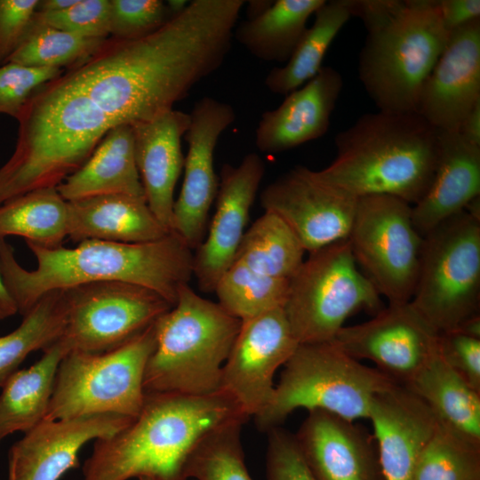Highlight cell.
<instances>
[{
    "label": "cell",
    "instance_id": "1",
    "mask_svg": "<svg viewBox=\"0 0 480 480\" xmlns=\"http://www.w3.org/2000/svg\"><path fill=\"white\" fill-rule=\"evenodd\" d=\"M230 47L223 20L200 0L148 36L105 39L25 103L16 118L14 151L0 167V205L29 191L57 188L111 129L172 109L220 68Z\"/></svg>",
    "mask_w": 480,
    "mask_h": 480
},
{
    "label": "cell",
    "instance_id": "2",
    "mask_svg": "<svg viewBox=\"0 0 480 480\" xmlns=\"http://www.w3.org/2000/svg\"><path fill=\"white\" fill-rule=\"evenodd\" d=\"M26 243L36 260L32 270L24 268L12 247L0 240V275L22 316L48 292L107 281L148 288L173 307L193 276V250L174 231L138 244L92 239L74 248H49Z\"/></svg>",
    "mask_w": 480,
    "mask_h": 480
},
{
    "label": "cell",
    "instance_id": "3",
    "mask_svg": "<svg viewBox=\"0 0 480 480\" xmlns=\"http://www.w3.org/2000/svg\"><path fill=\"white\" fill-rule=\"evenodd\" d=\"M249 417L227 392L204 396L146 393L132 422L96 439L83 466V480H188L187 465L214 428Z\"/></svg>",
    "mask_w": 480,
    "mask_h": 480
},
{
    "label": "cell",
    "instance_id": "4",
    "mask_svg": "<svg viewBox=\"0 0 480 480\" xmlns=\"http://www.w3.org/2000/svg\"><path fill=\"white\" fill-rule=\"evenodd\" d=\"M438 135L417 112L364 114L336 135L337 155L316 174L357 198L388 195L413 205L433 179Z\"/></svg>",
    "mask_w": 480,
    "mask_h": 480
},
{
    "label": "cell",
    "instance_id": "5",
    "mask_svg": "<svg viewBox=\"0 0 480 480\" xmlns=\"http://www.w3.org/2000/svg\"><path fill=\"white\" fill-rule=\"evenodd\" d=\"M242 321L188 284L155 323L156 346L146 365L145 393L212 394Z\"/></svg>",
    "mask_w": 480,
    "mask_h": 480
},
{
    "label": "cell",
    "instance_id": "6",
    "mask_svg": "<svg viewBox=\"0 0 480 480\" xmlns=\"http://www.w3.org/2000/svg\"><path fill=\"white\" fill-rule=\"evenodd\" d=\"M358 74L379 110L416 112L423 84L450 36L436 0H401L386 18L369 27Z\"/></svg>",
    "mask_w": 480,
    "mask_h": 480
},
{
    "label": "cell",
    "instance_id": "7",
    "mask_svg": "<svg viewBox=\"0 0 480 480\" xmlns=\"http://www.w3.org/2000/svg\"><path fill=\"white\" fill-rule=\"evenodd\" d=\"M396 384L333 341L299 344L284 364L270 403L253 418L263 432L280 426L300 408L327 412L351 421L367 419L373 397Z\"/></svg>",
    "mask_w": 480,
    "mask_h": 480
},
{
    "label": "cell",
    "instance_id": "8",
    "mask_svg": "<svg viewBox=\"0 0 480 480\" xmlns=\"http://www.w3.org/2000/svg\"><path fill=\"white\" fill-rule=\"evenodd\" d=\"M155 323L114 349L68 352L58 366L44 420L95 414L138 416L146 395V365L156 346Z\"/></svg>",
    "mask_w": 480,
    "mask_h": 480
},
{
    "label": "cell",
    "instance_id": "9",
    "mask_svg": "<svg viewBox=\"0 0 480 480\" xmlns=\"http://www.w3.org/2000/svg\"><path fill=\"white\" fill-rule=\"evenodd\" d=\"M410 303L438 333L480 315V220L463 210L423 236Z\"/></svg>",
    "mask_w": 480,
    "mask_h": 480
},
{
    "label": "cell",
    "instance_id": "10",
    "mask_svg": "<svg viewBox=\"0 0 480 480\" xmlns=\"http://www.w3.org/2000/svg\"><path fill=\"white\" fill-rule=\"evenodd\" d=\"M383 308L346 238L309 252L290 280L283 308L293 335L303 344L332 341L355 312L375 315Z\"/></svg>",
    "mask_w": 480,
    "mask_h": 480
},
{
    "label": "cell",
    "instance_id": "11",
    "mask_svg": "<svg viewBox=\"0 0 480 480\" xmlns=\"http://www.w3.org/2000/svg\"><path fill=\"white\" fill-rule=\"evenodd\" d=\"M412 206L388 195L359 197L348 236L356 263L388 303L409 302L418 276L423 236Z\"/></svg>",
    "mask_w": 480,
    "mask_h": 480
},
{
    "label": "cell",
    "instance_id": "12",
    "mask_svg": "<svg viewBox=\"0 0 480 480\" xmlns=\"http://www.w3.org/2000/svg\"><path fill=\"white\" fill-rule=\"evenodd\" d=\"M66 322L59 339L69 351L114 349L152 325L172 306L156 292L107 281L64 290Z\"/></svg>",
    "mask_w": 480,
    "mask_h": 480
},
{
    "label": "cell",
    "instance_id": "13",
    "mask_svg": "<svg viewBox=\"0 0 480 480\" xmlns=\"http://www.w3.org/2000/svg\"><path fill=\"white\" fill-rule=\"evenodd\" d=\"M357 200L301 165L268 184L260 196L264 212L283 220L308 253L348 238Z\"/></svg>",
    "mask_w": 480,
    "mask_h": 480
},
{
    "label": "cell",
    "instance_id": "14",
    "mask_svg": "<svg viewBox=\"0 0 480 480\" xmlns=\"http://www.w3.org/2000/svg\"><path fill=\"white\" fill-rule=\"evenodd\" d=\"M438 335L409 301L388 303L371 320L344 325L332 341L405 386L437 353Z\"/></svg>",
    "mask_w": 480,
    "mask_h": 480
},
{
    "label": "cell",
    "instance_id": "15",
    "mask_svg": "<svg viewBox=\"0 0 480 480\" xmlns=\"http://www.w3.org/2000/svg\"><path fill=\"white\" fill-rule=\"evenodd\" d=\"M283 308L243 320L222 368L220 389L250 418L270 403L274 376L299 346Z\"/></svg>",
    "mask_w": 480,
    "mask_h": 480
},
{
    "label": "cell",
    "instance_id": "16",
    "mask_svg": "<svg viewBox=\"0 0 480 480\" xmlns=\"http://www.w3.org/2000/svg\"><path fill=\"white\" fill-rule=\"evenodd\" d=\"M189 116L184 135L188 143L184 179L174 200L172 231L196 250L204 239L209 212L219 188L214 149L222 132L234 123L236 113L228 103L205 96L194 104Z\"/></svg>",
    "mask_w": 480,
    "mask_h": 480
},
{
    "label": "cell",
    "instance_id": "17",
    "mask_svg": "<svg viewBox=\"0 0 480 480\" xmlns=\"http://www.w3.org/2000/svg\"><path fill=\"white\" fill-rule=\"evenodd\" d=\"M264 173L263 159L252 152L236 166L223 164L212 220L194 253L193 276L200 291L214 292L220 278L234 262Z\"/></svg>",
    "mask_w": 480,
    "mask_h": 480
},
{
    "label": "cell",
    "instance_id": "18",
    "mask_svg": "<svg viewBox=\"0 0 480 480\" xmlns=\"http://www.w3.org/2000/svg\"><path fill=\"white\" fill-rule=\"evenodd\" d=\"M134 418L118 414L44 420L26 432L9 452V480H59L79 466L89 441L111 436Z\"/></svg>",
    "mask_w": 480,
    "mask_h": 480
},
{
    "label": "cell",
    "instance_id": "19",
    "mask_svg": "<svg viewBox=\"0 0 480 480\" xmlns=\"http://www.w3.org/2000/svg\"><path fill=\"white\" fill-rule=\"evenodd\" d=\"M480 100V19L454 31L425 80L416 112L438 131L458 132Z\"/></svg>",
    "mask_w": 480,
    "mask_h": 480
},
{
    "label": "cell",
    "instance_id": "20",
    "mask_svg": "<svg viewBox=\"0 0 480 480\" xmlns=\"http://www.w3.org/2000/svg\"><path fill=\"white\" fill-rule=\"evenodd\" d=\"M294 435L316 480H383L373 436L355 421L313 411Z\"/></svg>",
    "mask_w": 480,
    "mask_h": 480
},
{
    "label": "cell",
    "instance_id": "21",
    "mask_svg": "<svg viewBox=\"0 0 480 480\" xmlns=\"http://www.w3.org/2000/svg\"><path fill=\"white\" fill-rule=\"evenodd\" d=\"M367 419L383 480H412L418 458L438 422L433 412L397 383L373 397Z\"/></svg>",
    "mask_w": 480,
    "mask_h": 480
},
{
    "label": "cell",
    "instance_id": "22",
    "mask_svg": "<svg viewBox=\"0 0 480 480\" xmlns=\"http://www.w3.org/2000/svg\"><path fill=\"white\" fill-rule=\"evenodd\" d=\"M343 87L341 75L332 67L319 72L285 95L276 108L265 111L255 132L263 153L277 154L324 136Z\"/></svg>",
    "mask_w": 480,
    "mask_h": 480
},
{
    "label": "cell",
    "instance_id": "23",
    "mask_svg": "<svg viewBox=\"0 0 480 480\" xmlns=\"http://www.w3.org/2000/svg\"><path fill=\"white\" fill-rule=\"evenodd\" d=\"M189 123L188 113L172 108L132 125L136 164L147 204L170 231L174 188L185 159L181 138Z\"/></svg>",
    "mask_w": 480,
    "mask_h": 480
},
{
    "label": "cell",
    "instance_id": "24",
    "mask_svg": "<svg viewBox=\"0 0 480 480\" xmlns=\"http://www.w3.org/2000/svg\"><path fill=\"white\" fill-rule=\"evenodd\" d=\"M433 179L421 199L412 206L413 225L422 236L480 196V147L465 140L458 132L439 131Z\"/></svg>",
    "mask_w": 480,
    "mask_h": 480
},
{
    "label": "cell",
    "instance_id": "25",
    "mask_svg": "<svg viewBox=\"0 0 480 480\" xmlns=\"http://www.w3.org/2000/svg\"><path fill=\"white\" fill-rule=\"evenodd\" d=\"M68 237L138 244L159 240L171 231L150 210L145 197L102 195L68 202Z\"/></svg>",
    "mask_w": 480,
    "mask_h": 480
},
{
    "label": "cell",
    "instance_id": "26",
    "mask_svg": "<svg viewBox=\"0 0 480 480\" xmlns=\"http://www.w3.org/2000/svg\"><path fill=\"white\" fill-rule=\"evenodd\" d=\"M57 189L68 202L112 194L145 197L136 164L132 125L111 129L86 162Z\"/></svg>",
    "mask_w": 480,
    "mask_h": 480
},
{
    "label": "cell",
    "instance_id": "27",
    "mask_svg": "<svg viewBox=\"0 0 480 480\" xmlns=\"http://www.w3.org/2000/svg\"><path fill=\"white\" fill-rule=\"evenodd\" d=\"M31 366L18 370L1 388L0 443L17 431L28 432L44 420L58 366L68 352L56 340Z\"/></svg>",
    "mask_w": 480,
    "mask_h": 480
},
{
    "label": "cell",
    "instance_id": "28",
    "mask_svg": "<svg viewBox=\"0 0 480 480\" xmlns=\"http://www.w3.org/2000/svg\"><path fill=\"white\" fill-rule=\"evenodd\" d=\"M404 387L430 408L439 422L480 443V393L442 359L438 350Z\"/></svg>",
    "mask_w": 480,
    "mask_h": 480
},
{
    "label": "cell",
    "instance_id": "29",
    "mask_svg": "<svg viewBox=\"0 0 480 480\" xmlns=\"http://www.w3.org/2000/svg\"><path fill=\"white\" fill-rule=\"evenodd\" d=\"M325 0H276L260 15L234 29L235 39L267 62L286 63L304 35L307 22Z\"/></svg>",
    "mask_w": 480,
    "mask_h": 480
},
{
    "label": "cell",
    "instance_id": "30",
    "mask_svg": "<svg viewBox=\"0 0 480 480\" xmlns=\"http://www.w3.org/2000/svg\"><path fill=\"white\" fill-rule=\"evenodd\" d=\"M292 56L283 67L271 69L265 85L273 93L287 95L313 78L337 34L351 18L345 0L325 1L314 13Z\"/></svg>",
    "mask_w": 480,
    "mask_h": 480
},
{
    "label": "cell",
    "instance_id": "31",
    "mask_svg": "<svg viewBox=\"0 0 480 480\" xmlns=\"http://www.w3.org/2000/svg\"><path fill=\"white\" fill-rule=\"evenodd\" d=\"M68 233V205L57 188L15 196L0 205V240L20 236L26 242L54 248Z\"/></svg>",
    "mask_w": 480,
    "mask_h": 480
},
{
    "label": "cell",
    "instance_id": "32",
    "mask_svg": "<svg viewBox=\"0 0 480 480\" xmlns=\"http://www.w3.org/2000/svg\"><path fill=\"white\" fill-rule=\"evenodd\" d=\"M305 252L285 222L264 212L245 231L234 261L268 276L291 280L304 261Z\"/></svg>",
    "mask_w": 480,
    "mask_h": 480
},
{
    "label": "cell",
    "instance_id": "33",
    "mask_svg": "<svg viewBox=\"0 0 480 480\" xmlns=\"http://www.w3.org/2000/svg\"><path fill=\"white\" fill-rule=\"evenodd\" d=\"M66 322L64 290L44 295L12 332L0 336V388L18 371L32 352L58 340Z\"/></svg>",
    "mask_w": 480,
    "mask_h": 480
},
{
    "label": "cell",
    "instance_id": "34",
    "mask_svg": "<svg viewBox=\"0 0 480 480\" xmlns=\"http://www.w3.org/2000/svg\"><path fill=\"white\" fill-rule=\"evenodd\" d=\"M290 280L258 273L234 261L220 278L214 292L218 303L241 321L284 308Z\"/></svg>",
    "mask_w": 480,
    "mask_h": 480
},
{
    "label": "cell",
    "instance_id": "35",
    "mask_svg": "<svg viewBox=\"0 0 480 480\" xmlns=\"http://www.w3.org/2000/svg\"><path fill=\"white\" fill-rule=\"evenodd\" d=\"M412 480H480V443L438 421Z\"/></svg>",
    "mask_w": 480,
    "mask_h": 480
},
{
    "label": "cell",
    "instance_id": "36",
    "mask_svg": "<svg viewBox=\"0 0 480 480\" xmlns=\"http://www.w3.org/2000/svg\"><path fill=\"white\" fill-rule=\"evenodd\" d=\"M245 422L233 420L207 434L188 460V480H252L241 441Z\"/></svg>",
    "mask_w": 480,
    "mask_h": 480
},
{
    "label": "cell",
    "instance_id": "37",
    "mask_svg": "<svg viewBox=\"0 0 480 480\" xmlns=\"http://www.w3.org/2000/svg\"><path fill=\"white\" fill-rule=\"evenodd\" d=\"M104 41L51 27L30 26L23 41L7 62L36 68H62L90 57Z\"/></svg>",
    "mask_w": 480,
    "mask_h": 480
},
{
    "label": "cell",
    "instance_id": "38",
    "mask_svg": "<svg viewBox=\"0 0 480 480\" xmlns=\"http://www.w3.org/2000/svg\"><path fill=\"white\" fill-rule=\"evenodd\" d=\"M109 0H77L57 12H36L31 27H51L81 36L106 39L109 35Z\"/></svg>",
    "mask_w": 480,
    "mask_h": 480
},
{
    "label": "cell",
    "instance_id": "39",
    "mask_svg": "<svg viewBox=\"0 0 480 480\" xmlns=\"http://www.w3.org/2000/svg\"><path fill=\"white\" fill-rule=\"evenodd\" d=\"M109 35L137 39L155 32L172 17L161 0H109Z\"/></svg>",
    "mask_w": 480,
    "mask_h": 480
},
{
    "label": "cell",
    "instance_id": "40",
    "mask_svg": "<svg viewBox=\"0 0 480 480\" xmlns=\"http://www.w3.org/2000/svg\"><path fill=\"white\" fill-rule=\"evenodd\" d=\"M64 68H36L7 62L0 66V114L17 118L32 93Z\"/></svg>",
    "mask_w": 480,
    "mask_h": 480
},
{
    "label": "cell",
    "instance_id": "41",
    "mask_svg": "<svg viewBox=\"0 0 480 480\" xmlns=\"http://www.w3.org/2000/svg\"><path fill=\"white\" fill-rule=\"evenodd\" d=\"M266 433L267 480H316L301 455L294 434L280 426Z\"/></svg>",
    "mask_w": 480,
    "mask_h": 480
},
{
    "label": "cell",
    "instance_id": "42",
    "mask_svg": "<svg viewBox=\"0 0 480 480\" xmlns=\"http://www.w3.org/2000/svg\"><path fill=\"white\" fill-rule=\"evenodd\" d=\"M437 350L442 359L480 393V340L458 332H442Z\"/></svg>",
    "mask_w": 480,
    "mask_h": 480
},
{
    "label": "cell",
    "instance_id": "43",
    "mask_svg": "<svg viewBox=\"0 0 480 480\" xmlns=\"http://www.w3.org/2000/svg\"><path fill=\"white\" fill-rule=\"evenodd\" d=\"M38 4V0H0V66L23 41Z\"/></svg>",
    "mask_w": 480,
    "mask_h": 480
},
{
    "label": "cell",
    "instance_id": "44",
    "mask_svg": "<svg viewBox=\"0 0 480 480\" xmlns=\"http://www.w3.org/2000/svg\"><path fill=\"white\" fill-rule=\"evenodd\" d=\"M437 3L443 25L450 33L480 19L479 0H437Z\"/></svg>",
    "mask_w": 480,
    "mask_h": 480
},
{
    "label": "cell",
    "instance_id": "45",
    "mask_svg": "<svg viewBox=\"0 0 480 480\" xmlns=\"http://www.w3.org/2000/svg\"><path fill=\"white\" fill-rule=\"evenodd\" d=\"M458 132L470 144L480 147V100L464 117Z\"/></svg>",
    "mask_w": 480,
    "mask_h": 480
},
{
    "label": "cell",
    "instance_id": "46",
    "mask_svg": "<svg viewBox=\"0 0 480 480\" xmlns=\"http://www.w3.org/2000/svg\"><path fill=\"white\" fill-rule=\"evenodd\" d=\"M18 313L17 307L4 284L0 275V320L6 319Z\"/></svg>",
    "mask_w": 480,
    "mask_h": 480
},
{
    "label": "cell",
    "instance_id": "47",
    "mask_svg": "<svg viewBox=\"0 0 480 480\" xmlns=\"http://www.w3.org/2000/svg\"><path fill=\"white\" fill-rule=\"evenodd\" d=\"M77 0H43L39 1L36 11L39 12H57L75 4Z\"/></svg>",
    "mask_w": 480,
    "mask_h": 480
},
{
    "label": "cell",
    "instance_id": "48",
    "mask_svg": "<svg viewBox=\"0 0 480 480\" xmlns=\"http://www.w3.org/2000/svg\"><path fill=\"white\" fill-rule=\"evenodd\" d=\"M452 332H458L468 337L480 340V315L468 318L457 330Z\"/></svg>",
    "mask_w": 480,
    "mask_h": 480
},
{
    "label": "cell",
    "instance_id": "49",
    "mask_svg": "<svg viewBox=\"0 0 480 480\" xmlns=\"http://www.w3.org/2000/svg\"><path fill=\"white\" fill-rule=\"evenodd\" d=\"M273 1H248V8L246 10L247 19L251 20L264 12L272 4Z\"/></svg>",
    "mask_w": 480,
    "mask_h": 480
},
{
    "label": "cell",
    "instance_id": "50",
    "mask_svg": "<svg viewBox=\"0 0 480 480\" xmlns=\"http://www.w3.org/2000/svg\"><path fill=\"white\" fill-rule=\"evenodd\" d=\"M189 3L190 1L187 0H169L165 2V4L172 17H174L181 13Z\"/></svg>",
    "mask_w": 480,
    "mask_h": 480
},
{
    "label": "cell",
    "instance_id": "51",
    "mask_svg": "<svg viewBox=\"0 0 480 480\" xmlns=\"http://www.w3.org/2000/svg\"><path fill=\"white\" fill-rule=\"evenodd\" d=\"M139 480H148V479L145 478V477H140V478H139Z\"/></svg>",
    "mask_w": 480,
    "mask_h": 480
},
{
    "label": "cell",
    "instance_id": "52",
    "mask_svg": "<svg viewBox=\"0 0 480 480\" xmlns=\"http://www.w3.org/2000/svg\"><path fill=\"white\" fill-rule=\"evenodd\" d=\"M189 480H193V479H189Z\"/></svg>",
    "mask_w": 480,
    "mask_h": 480
}]
</instances>
